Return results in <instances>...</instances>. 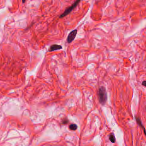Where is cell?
Segmentation results:
<instances>
[{
    "mask_svg": "<svg viewBox=\"0 0 146 146\" xmlns=\"http://www.w3.org/2000/svg\"><path fill=\"white\" fill-rule=\"evenodd\" d=\"M98 97L99 100L101 104L104 105L107 100V93L105 87L101 86L100 87L98 90Z\"/></svg>",
    "mask_w": 146,
    "mask_h": 146,
    "instance_id": "obj_1",
    "label": "cell"
},
{
    "mask_svg": "<svg viewBox=\"0 0 146 146\" xmlns=\"http://www.w3.org/2000/svg\"><path fill=\"white\" fill-rule=\"evenodd\" d=\"M80 2V0H79L75 2L74 4H73L71 6L68 7V8L66 9V10H65V11L59 16V18H62L70 13L71 12H72L73 10H74V9L77 7V5H78V4Z\"/></svg>",
    "mask_w": 146,
    "mask_h": 146,
    "instance_id": "obj_2",
    "label": "cell"
},
{
    "mask_svg": "<svg viewBox=\"0 0 146 146\" xmlns=\"http://www.w3.org/2000/svg\"><path fill=\"white\" fill-rule=\"evenodd\" d=\"M77 31H78L77 29H75L71 31V32L69 33L67 38V43H71L74 41L77 36Z\"/></svg>",
    "mask_w": 146,
    "mask_h": 146,
    "instance_id": "obj_3",
    "label": "cell"
},
{
    "mask_svg": "<svg viewBox=\"0 0 146 146\" xmlns=\"http://www.w3.org/2000/svg\"><path fill=\"white\" fill-rule=\"evenodd\" d=\"M62 49V46L60 45L53 44L50 46L49 49V51L52 52L55 51L59 50Z\"/></svg>",
    "mask_w": 146,
    "mask_h": 146,
    "instance_id": "obj_4",
    "label": "cell"
},
{
    "mask_svg": "<svg viewBox=\"0 0 146 146\" xmlns=\"http://www.w3.org/2000/svg\"><path fill=\"white\" fill-rule=\"evenodd\" d=\"M135 120H136V122L137 123V124L138 125V126H139L142 129H143V130H144V134H145V135H146V130H145V129L144 126H143L141 120H140L139 117H136V116L135 117Z\"/></svg>",
    "mask_w": 146,
    "mask_h": 146,
    "instance_id": "obj_5",
    "label": "cell"
},
{
    "mask_svg": "<svg viewBox=\"0 0 146 146\" xmlns=\"http://www.w3.org/2000/svg\"><path fill=\"white\" fill-rule=\"evenodd\" d=\"M109 140L112 143H114L115 142V138L114 134H111L109 136Z\"/></svg>",
    "mask_w": 146,
    "mask_h": 146,
    "instance_id": "obj_6",
    "label": "cell"
},
{
    "mask_svg": "<svg viewBox=\"0 0 146 146\" xmlns=\"http://www.w3.org/2000/svg\"><path fill=\"white\" fill-rule=\"evenodd\" d=\"M77 126L76 124H71V125L69 126L70 129L72 130H74V131L76 130V129H77Z\"/></svg>",
    "mask_w": 146,
    "mask_h": 146,
    "instance_id": "obj_7",
    "label": "cell"
},
{
    "mask_svg": "<svg viewBox=\"0 0 146 146\" xmlns=\"http://www.w3.org/2000/svg\"><path fill=\"white\" fill-rule=\"evenodd\" d=\"M142 85L145 86V87H146V81H144L142 82Z\"/></svg>",
    "mask_w": 146,
    "mask_h": 146,
    "instance_id": "obj_8",
    "label": "cell"
}]
</instances>
